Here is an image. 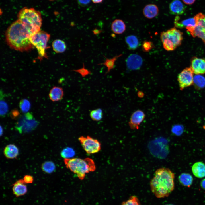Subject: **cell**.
Segmentation results:
<instances>
[{
  "instance_id": "cell-1",
  "label": "cell",
  "mask_w": 205,
  "mask_h": 205,
  "mask_svg": "<svg viewBox=\"0 0 205 205\" xmlns=\"http://www.w3.org/2000/svg\"><path fill=\"white\" fill-rule=\"evenodd\" d=\"M31 36L25 26L18 20L10 25L5 34L9 46L20 52L27 51L34 48L30 40Z\"/></svg>"
},
{
  "instance_id": "cell-2",
  "label": "cell",
  "mask_w": 205,
  "mask_h": 205,
  "mask_svg": "<svg viewBox=\"0 0 205 205\" xmlns=\"http://www.w3.org/2000/svg\"><path fill=\"white\" fill-rule=\"evenodd\" d=\"M174 173L170 169L161 167L157 169L150 184L151 190L158 198L168 197L175 187Z\"/></svg>"
},
{
  "instance_id": "cell-3",
  "label": "cell",
  "mask_w": 205,
  "mask_h": 205,
  "mask_svg": "<svg viewBox=\"0 0 205 205\" xmlns=\"http://www.w3.org/2000/svg\"><path fill=\"white\" fill-rule=\"evenodd\" d=\"M17 17L31 35L40 31L42 20L39 11L32 8L24 7L19 12Z\"/></svg>"
},
{
  "instance_id": "cell-4",
  "label": "cell",
  "mask_w": 205,
  "mask_h": 205,
  "mask_svg": "<svg viewBox=\"0 0 205 205\" xmlns=\"http://www.w3.org/2000/svg\"><path fill=\"white\" fill-rule=\"evenodd\" d=\"M64 161L66 167L81 180L85 178L86 173L93 172L96 169L94 162L89 158L64 159Z\"/></svg>"
},
{
  "instance_id": "cell-5",
  "label": "cell",
  "mask_w": 205,
  "mask_h": 205,
  "mask_svg": "<svg viewBox=\"0 0 205 205\" xmlns=\"http://www.w3.org/2000/svg\"><path fill=\"white\" fill-rule=\"evenodd\" d=\"M183 34L175 28L162 32L160 39L164 48L169 51L174 50L181 44Z\"/></svg>"
},
{
  "instance_id": "cell-6",
  "label": "cell",
  "mask_w": 205,
  "mask_h": 205,
  "mask_svg": "<svg viewBox=\"0 0 205 205\" xmlns=\"http://www.w3.org/2000/svg\"><path fill=\"white\" fill-rule=\"evenodd\" d=\"M50 36V34L47 33L40 31L30 37V42L37 48L40 59L46 57L45 50Z\"/></svg>"
},
{
  "instance_id": "cell-7",
  "label": "cell",
  "mask_w": 205,
  "mask_h": 205,
  "mask_svg": "<svg viewBox=\"0 0 205 205\" xmlns=\"http://www.w3.org/2000/svg\"><path fill=\"white\" fill-rule=\"evenodd\" d=\"M78 140L84 150L88 154H94L98 153L101 149L100 142L89 136H82L79 138Z\"/></svg>"
},
{
  "instance_id": "cell-8",
  "label": "cell",
  "mask_w": 205,
  "mask_h": 205,
  "mask_svg": "<svg viewBox=\"0 0 205 205\" xmlns=\"http://www.w3.org/2000/svg\"><path fill=\"white\" fill-rule=\"evenodd\" d=\"M194 74L190 67L184 69L178 75L177 80L181 90H183L193 84Z\"/></svg>"
},
{
  "instance_id": "cell-9",
  "label": "cell",
  "mask_w": 205,
  "mask_h": 205,
  "mask_svg": "<svg viewBox=\"0 0 205 205\" xmlns=\"http://www.w3.org/2000/svg\"><path fill=\"white\" fill-rule=\"evenodd\" d=\"M143 62L142 58L136 54H132L128 56L126 60L127 67L131 70H136L141 67Z\"/></svg>"
},
{
  "instance_id": "cell-10",
  "label": "cell",
  "mask_w": 205,
  "mask_h": 205,
  "mask_svg": "<svg viewBox=\"0 0 205 205\" xmlns=\"http://www.w3.org/2000/svg\"><path fill=\"white\" fill-rule=\"evenodd\" d=\"M145 115L142 110H138L132 114L129 122V125L132 129H138L139 126L145 118Z\"/></svg>"
},
{
  "instance_id": "cell-11",
  "label": "cell",
  "mask_w": 205,
  "mask_h": 205,
  "mask_svg": "<svg viewBox=\"0 0 205 205\" xmlns=\"http://www.w3.org/2000/svg\"><path fill=\"white\" fill-rule=\"evenodd\" d=\"M190 67L194 73L197 75L205 73V59L193 57L191 60Z\"/></svg>"
},
{
  "instance_id": "cell-12",
  "label": "cell",
  "mask_w": 205,
  "mask_h": 205,
  "mask_svg": "<svg viewBox=\"0 0 205 205\" xmlns=\"http://www.w3.org/2000/svg\"><path fill=\"white\" fill-rule=\"evenodd\" d=\"M23 179L19 180L13 184L12 190L13 194L17 197L25 194L27 188Z\"/></svg>"
},
{
  "instance_id": "cell-13",
  "label": "cell",
  "mask_w": 205,
  "mask_h": 205,
  "mask_svg": "<svg viewBox=\"0 0 205 205\" xmlns=\"http://www.w3.org/2000/svg\"><path fill=\"white\" fill-rule=\"evenodd\" d=\"M169 9L171 13L173 15H180L184 13L185 7L179 0H173L170 4Z\"/></svg>"
},
{
  "instance_id": "cell-14",
  "label": "cell",
  "mask_w": 205,
  "mask_h": 205,
  "mask_svg": "<svg viewBox=\"0 0 205 205\" xmlns=\"http://www.w3.org/2000/svg\"><path fill=\"white\" fill-rule=\"evenodd\" d=\"M180 17L178 16H176L175 18L174 24L175 26L179 28H183L194 27L196 25V22L195 19L194 17L179 22V19Z\"/></svg>"
},
{
  "instance_id": "cell-15",
  "label": "cell",
  "mask_w": 205,
  "mask_h": 205,
  "mask_svg": "<svg viewBox=\"0 0 205 205\" xmlns=\"http://www.w3.org/2000/svg\"><path fill=\"white\" fill-rule=\"evenodd\" d=\"M192 173L197 178H202L205 177V164L201 161L194 163L192 167Z\"/></svg>"
},
{
  "instance_id": "cell-16",
  "label": "cell",
  "mask_w": 205,
  "mask_h": 205,
  "mask_svg": "<svg viewBox=\"0 0 205 205\" xmlns=\"http://www.w3.org/2000/svg\"><path fill=\"white\" fill-rule=\"evenodd\" d=\"M157 6L154 4H149L146 5L143 10L144 15L149 19L153 18L157 16L159 13Z\"/></svg>"
},
{
  "instance_id": "cell-17",
  "label": "cell",
  "mask_w": 205,
  "mask_h": 205,
  "mask_svg": "<svg viewBox=\"0 0 205 205\" xmlns=\"http://www.w3.org/2000/svg\"><path fill=\"white\" fill-rule=\"evenodd\" d=\"M63 95V88L58 86L53 87L50 90L49 94L50 99L53 102L58 101L62 100Z\"/></svg>"
},
{
  "instance_id": "cell-18",
  "label": "cell",
  "mask_w": 205,
  "mask_h": 205,
  "mask_svg": "<svg viewBox=\"0 0 205 205\" xmlns=\"http://www.w3.org/2000/svg\"><path fill=\"white\" fill-rule=\"evenodd\" d=\"M111 29L114 33L120 34L123 33L126 30V26L123 21L120 19H116L112 22Z\"/></svg>"
},
{
  "instance_id": "cell-19",
  "label": "cell",
  "mask_w": 205,
  "mask_h": 205,
  "mask_svg": "<svg viewBox=\"0 0 205 205\" xmlns=\"http://www.w3.org/2000/svg\"><path fill=\"white\" fill-rule=\"evenodd\" d=\"M3 153L7 158L13 159L16 158L18 156L19 151L17 147L15 145L11 144L5 147Z\"/></svg>"
},
{
  "instance_id": "cell-20",
  "label": "cell",
  "mask_w": 205,
  "mask_h": 205,
  "mask_svg": "<svg viewBox=\"0 0 205 205\" xmlns=\"http://www.w3.org/2000/svg\"><path fill=\"white\" fill-rule=\"evenodd\" d=\"M188 31L193 37L197 36L201 38L205 44V30L196 26L194 27H188L186 28Z\"/></svg>"
},
{
  "instance_id": "cell-21",
  "label": "cell",
  "mask_w": 205,
  "mask_h": 205,
  "mask_svg": "<svg viewBox=\"0 0 205 205\" xmlns=\"http://www.w3.org/2000/svg\"><path fill=\"white\" fill-rule=\"evenodd\" d=\"M178 179L181 184L188 187L191 186L193 180L192 176L190 174L185 173H181L179 176Z\"/></svg>"
},
{
  "instance_id": "cell-22",
  "label": "cell",
  "mask_w": 205,
  "mask_h": 205,
  "mask_svg": "<svg viewBox=\"0 0 205 205\" xmlns=\"http://www.w3.org/2000/svg\"><path fill=\"white\" fill-rule=\"evenodd\" d=\"M125 42L128 48L130 50L136 49L139 45V40L135 35H130L126 36L125 38Z\"/></svg>"
},
{
  "instance_id": "cell-23",
  "label": "cell",
  "mask_w": 205,
  "mask_h": 205,
  "mask_svg": "<svg viewBox=\"0 0 205 205\" xmlns=\"http://www.w3.org/2000/svg\"><path fill=\"white\" fill-rule=\"evenodd\" d=\"M53 50L57 53H62L66 49V46L65 42L59 39L55 40L52 43Z\"/></svg>"
},
{
  "instance_id": "cell-24",
  "label": "cell",
  "mask_w": 205,
  "mask_h": 205,
  "mask_svg": "<svg viewBox=\"0 0 205 205\" xmlns=\"http://www.w3.org/2000/svg\"><path fill=\"white\" fill-rule=\"evenodd\" d=\"M122 55V54H120L116 56L111 58H108L104 56L106 59L104 62L103 63L98 64V65H103L107 67V70L105 75L109 72L111 70L114 68L115 61L118 58L121 56Z\"/></svg>"
},
{
  "instance_id": "cell-25",
  "label": "cell",
  "mask_w": 205,
  "mask_h": 205,
  "mask_svg": "<svg viewBox=\"0 0 205 205\" xmlns=\"http://www.w3.org/2000/svg\"><path fill=\"white\" fill-rule=\"evenodd\" d=\"M89 115L93 120L96 121H99L103 118V111L101 108H97L91 111Z\"/></svg>"
},
{
  "instance_id": "cell-26",
  "label": "cell",
  "mask_w": 205,
  "mask_h": 205,
  "mask_svg": "<svg viewBox=\"0 0 205 205\" xmlns=\"http://www.w3.org/2000/svg\"><path fill=\"white\" fill-rule=\"evenodd\" d=\"M55 168L54 163L50 161L44 162L41 165V169L42 171L47 173H52L54 171Z\"/></svg>"
},
{
  "instance_id": "cell-27",
  "label": "cell",
  "mask_w": 205,
  "mask_h": 205,
  "mask_svg": "<svg viewBox=\"0 0 205 205\" xmlns=\"http://www.w3.org/2000/svg\"><path fill=\"white\" fill-rule=\"evenodd\" d=\"M196 22V25L205 30V15L199 13L194 17Z\"/></svg>"
},
{
  "instance_id": "cell-28",
  "label": "cell",
  "mask_w": 205,
  "mask_h": 205,
  "mask_svg": "<svg viewBox=\"0 0 205 205\" xmlns=\"http://www.w3.org/2000/svg\"><path fill=\"white\" fill-rule=\"evenodd\" d=\"M196 87L202 88L205 86V78L199 75L195 76L194 78V84Z\"/></svg>"
},
{
  "instance_id": "cell-29",
  "label": "cell",
  "mask_w": 205,
  "mask_h": 205,
  "mask_svg": "<svg viewBox=\"0 0 205 205\" xmlns=\"http://www.w3.org/2000/svg\"><path fill=\"white\" fill-rule=\"evenodd\" d=\"M75 154V152L72 148L67 147L62 151L61 155L64 159H70L72 158Z\"/></svg>"
},
{
  "instance_id": "cell-30",
  "label": "cell",
  "mask_w": 205,
  "mask_h": 205,
  "mask_svg": "<svg viewBox=\"0 0 205 205\" xmlns=\"http://www.w3.org/2000/svg\"><path fill=\"white\" fill-rule=\"evenodd\" d=\"M19 108L23 112H26L30 110V103L29 101L26 99L21 100L19 103Z\"/></svg>"
},
{
  "instance_id": "cell-31",
  "label": "cell",
  "mask_w": 205,
  "mask_h": 205,
  "mask_svg": "<svg viewBox=\"0 0 205 205\" xmlns=\"http://www.w3.org/2000/svg\"><path fill=\"white\" fill-rule=\"evenodd\" d=\"M122 205H141L140 201L137 196H131L127 200L123 201Z\"/></svg>"
},
{
  "instance_id": "cell-32",
  "label": "cell",
  "mask_w": 205,
  "mask_h": 205,
  "mask_svg": "<svg viewBox=\"0 0 205 205\" xmlns=\"http://www.w3.org/2000/svg\"><path fill=\"white\" fill-rule=\"evenodd\" d=\"M83 67L82 68L77 69H74L73 70V71L79 73L82 77H85L89 75H91V72L89 70L85 68L84 63H83Z\"/></svg>"
},
{
  "instance_id": "cell-33",
  "label": "cell",
  "mask_w": 205,
  "mask_h": 205,
  "mask_svg": "<svg viewBox=\"0 0 205 205\" xmlns=\"http://www.w3.org/2000/svg\"><path fill=\"white\" fill-rule=\"evenodd\" d=\"M154 45L152 42L150 41H144L142 44V48L143 50L145 52H149L153 48Z\"/></svg>"
},
{
  "instance_id": "cell-34",
  "label": "cell",
  "mask_w": 205,
  "mask_h": 205,
  "mask_svg": "<svg viewBox=\"0 0 205 205\" xmlns=\"http://www.w3.org/2000/svg\"><path fill=\"white\" fill-rule=\"evenodd\" d=\"M8 110V106L7 103L3 101L0 102V114L3 116L7 112Z\"/></svg>"
},
{
  "instance_id": "cell-35",
  "label": "cell",
  "mask_w": 205,
  "mask_h": 205,
  "mask_svg": "<svg viewBox=\"0 0 205 205\" xmlns=\"http://www.w3.org/2000/svg\"><path fill=\"white\" fill-rule=\"evenodd\" d=\"M23 180L25 183H32L34 180L33 177L30 175H25L24 177Z\"/></svg>"
},
{
  "instance_id": "cell-36",
  "label": "cell",
  "mask_w": 205,
  "mask_h": 205,
  "mask_svg": "<svg viewBox=\"0 0 205 205\" xmlns=\"http://www.w3.org/2000/svg\"><path fill=\"white\" fill-rule=\"evenodd\" d=\"M19 113L17 110L14 109L11 111V116L12 118H17L19 115Z\"/></svg>"
},
{
  "instance_id": "cell-37",
  "label": "cell",
  "mask_w": 205,
  "mask_h": 205,
  "mask_svg": "<svg viewBox=\"0 0 205 205\" xmlns=\"http://www.w3.org/2000/svg\"><path fill=\"white\" fill-rule=\"evenodd\" d=\"M91 0H77L78 3L81 6H85L89 3Z\"/></svg>"
},
{
  "instance_id": "cell-38",
  "label": "cell",
  "mask_w": 205,
  "mask_h": 205,
  "mask_svg": "<svg viewBox=\"0 0 205 205\" xmlns=\"http://www.w3.org/2000/svg\"><path fill=\"white\" fill-rule=\"evenodd\" d=\"M180 128V126H175L173 128V132H176V134L177 133V132L178 131V132H179V134L181 133L180 132H182V130H182V128Z\"/></svg>"
},
{
  "instance_id": "cell-39",
  "label": "cell",
  "mask_w": 205,
  "mask_h": 205,
  "mask_svg": "<svg viewBox=\"0 0 205 205\" xmlns=\"http://www.w3.org/2000/svg\"><path fill=\"white\" fill-rule=\"evenodd\" d=\"M186 4L191 5L196 0H182Z\"/></svg>"
},
{
  "instance_id": "cell-40",
  "label": "cell",
  "mask_w": 205,
  "mask_h": 205,
  "mask_svg": "<svg viewBox=\"0 0 205 205\" xmlns=\"http://www.w3.org/2000/svg\"><path fill=\"white\" fill-rule=\"evenodd\" d=\"M200 185L201 187L205 190V178L203 179L200 182Z\"/></svg>"
},
{
  "instance_id": "cell-41",
  "label": "cell",
  "mask_w": 205,
  "mask_h": 205,
  "mask_svg": "<svg viewBox=\"0 0 205 205\" xmlns=\"http://www.w3.org/2000/svg\"><path fill=\"white\" fill-rule=\"evenodd\" d=\"M94 3H102L103 0H91Z\"/></svg>"
},
{
  "instance_id": "cell-42",
  "label": "cell",
  "mask_w": 205,
  "mask_h": 205,
  "mask_svg": "<svg viewBox=\"0 0 205 205\" xmlns=\"http://www.w3.org/2000/svg\"><path fill=\"white\" fill-rule=\"evenodd\" d=\"M165 205H174L172 204H167Z\"/></svg>"
},
{
  "instance_id": "cell-43",
  "label": "cell",
  "mask_w": 205,
  "mask_h": 205,
  "mask_svg": "<svg viewBox=\"0 0 205 205\" xmlns=\"http://www.w3.org/2000/svg\"><path fill=\"white\" fill-rule=\"evenodd\" d=\"M49 0L53 1H54V0Z\"/></svg>"
}]
</instances>
